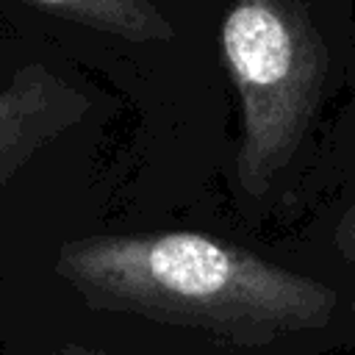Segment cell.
<instances>
[{"label":"cell","mask_w":355,"mask_h":355,"mask_svg":"<svg viewBox=\"0 0 355 355\" xmlns=\"http://www.w3.org/2000/svg\"><path fill=\"white\" fill-rule=\"evenodd\" d=\"M86 108V97L47 67L17 69L11 83L0 89V183L39 147L75 125Z\"/></svg>","instance_id":"3"},{"label":"cell","mask_w":355,"mask_h":355,"mask_svg":"<svg viewBox=\"0 0 355 355\" xmlns=\"http://www.w3.org/2000/svg\"><path fill=\"white\" fill-rule=\"evenodd\" d=\"M67 22L136 44H166L175 28L153 0H28Z\"/></svg>","instance_id":"4"},{"label":"cell","mask_w":355,"mask_h":355,"mask_svg":"<svg viewBox=\"0 0 355 355\" xmlns=\"http://www.w3.org/2000/svg\"><path fill=\"white\" fill-rule=\"evenodd\" d=\"M55 269L86 302L216 330L319 324L333 294L202 233L86 236Z\"/></svg>","instance_id":"1"},{"label":"cell","mask_w":355,"mask_h":355,"mask_svg":"<svg viewBox=\"0 0 355 355\" xmlns=\"http://www.w3.org/2000/svg\"><path fill=\"white\" fill-rule=\"evenodd\" d=\"M222 53L241 97L239 183L261 194L297 153L327 80V47L300 0H236Z\"/></svg>","instance_id":"2"}]
</instances>
